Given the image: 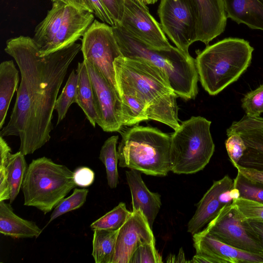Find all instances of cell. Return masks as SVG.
Returning a JSON list of instances; mask_svg holds the SVG:
<instances>
[{"label": "cell", "mask_w": 263, "mask_h": 263, "mask_svg": "<svg viewBox=\"0 0 263 263\" xmlns=\"http://www.w3.org/2000/svg\"><path fill=\"white\" fill-rule=\"evenodd\" d=\"M118 25L152 49L168 51L174 47L149 9L142 7L133 0H125L123 17Z\"/></svg>", "instance_id": "cell-11"}, {"label": "cell", "mask_w": 263, "mask_h": 263, "mask_svg": "<svg viewBox=\"0 0 263 263\" xmlns=\"http://www.w3.org/2000/svg\"><path fill=\"white\" fill-rule=\"evenodd\" d=\"M225 145L230 159L235 167L246 151L245 143L240 135L232 134L228 136Z\"/></svg>", "instance_id": "cell-36"}, {"label": "cell", "mask_w": 263, "mask_h": 263, "mask_svg": "<svg viewBox=\"0 0 263 263\" xmlns=\"http://www.w3.org/2000/svg\"><path fill=\"white\" fill-rule=\"evenodd\" d=\"M114 25H120L124 13L125 0H102Z\"/></svg>", "instance_id": "cell-37"}, {"label": "cell", "mask_w": 263, "mask_h": 263, "mask_svg": "<svg viewBox=\"0 0 263 263\" xmlns=\"http://www.w3.org/2000/svg\"><path fill=\"white\" fill-rule=\"evenodd\" d=\"M11 189L6 167H0V201L10 200Z\"/></svg>", "instance_id": "cell-42"}, {"label": "cell", "mask_w": 263, "mask_h": 263, "mask_svg": "<svg viewBox=\"0 0 263 263\" xmlns=\"http://www.w3.org/2000/svg\"><path fill=\"white\" fill-rule=\"evenodd\" d=\"M142 2L146 5L149 4H153L156 3L158 0H141Z\"/></svg>", "instance_id": "cell-45"}, {"label": "cell", "mask_w": 263, "mask_h": 263, "mask_svg": "<svg viewBox=\"0 0 263 263\" xmlns=\"http://www.w3.org/2000/svg\"><path fill=\"white\" fill-rule=\"evenodd\" d=\"M228 18L263 30V0H223Z\"/></svg>", "instance_id": "cell-20"}, {"label": "cell", "mask_w": 263, "mask_h": 263, "mask_svg": "<svg viewBox=\"0 0 263 263\" xmlns=\"http://www.w3.org/2000/svg\"><path fill=\"white\" fill-rule=\"evenodd\" d=\"M119 165L154 176L171 171V135L157 128L134 125L120 132Z\"/></svg>", "instance_id": "cell-5"}, {"label": "cell", "mask_w": 263, "mask_h": 263, "mask_svg": "<svg viewBox=\"0 0 263 263\" xmlns=\"http://www.w3.org/2000/svg\"><path fill=\"white\" fill-rule=\"evenodd\" d=\"M197 254L212 263H263V254L245 251L223 243L202 230L193 235Z\"/></svg>", "instance_id": "cell-15"}, {"label": "cell", "mask_w": 263, "mask_h": 263, "mask_svg": "<svg viewBox=\"0 0 263 263\" xmlns=\"http://www.w3.org/2000/svg\"><path fill=\"white\" fill-rule=\"evenodd\" d=\"M123 56L139 58L162 70L167 76L171 86L180 98L194 99L199 80L195 59L176 47L171 50L152 49L130 35L119 25L112 26Z\"/></svg>", "instance_id": "cell-3"}, {"label": "cell", "mask_w": 263, "mask_h": 263, "mask_svg": "<svg viewBox=\"0 0 263 263\" xmlns=\"http://www.w3.org/2000/svg\"><path fill=\"white\" fill-rule=\"evenodd\" d=\"M119 93H133L146 104L149 119L176 130L180 125L175 93L166 74L139 58L121 56L114 62Z\"/></svg>", "instance_id": "cell-2"}, {"label": "cell", "mask_w": 263, "mask_h": 263, "mask_svg": "<svg viewBox=\"0 0 263 263\" xmlns=\"http://www.w3.org/2000/svg\"><path fill=\"white\" fill-rule=\"evenodd\" d=\"M232 203L223 206L203 230L228 245L263 254V247L246 230L242 218Z\"/></svg>", "instance_id": "cell-12"}, {"label": "cell", "mask_w": 263, "mask_h": 263, "mask_svg": "<svg viewBox=\"0 0 263 263\" xmlns=\"http://www.w3.org/2000/svg\"><path fill=\"white\" fill-rule=\"evenodd\" d=\"M119 95L123 126H134L149 119L147 107L141 99L130 93L121 92Z\"/></svg>", "instance_id": "cell-26"}, {"label": "cell", "mask_w": 263, "mask_h": 263, "mask_svg": "<svg viewBox=\"0 0 263 263\" xmlns=\"http://www.w3.org/2000/svg\"><path fill=\"white\" fill-rule=\"evenodd\" d=\"M119 230H94L92 256L96 263H111Z\"/></svg>", "instance_id": "cell-25"}, {"label": "cell", "mask_w": 263, "mask_h": 263, "mask_svg": "<svg viewBox=\"0 0 263 263\" xmlns=\"http://www.w3.org/2000/svg\"><path fill=\"white\" fill-rule=\"evenodd\" d=\"M118 138V136L108 138L103 144L99 157L105 166L107 183L110 189L116 188L119 183V158L117 151Z\"/></svg>", "instance_id": "cell-27"}, {"label": "cell", "mask_w": 263, "mask_h": 263, "mask_svg": "<svg viewBox=\"0 0 263 263\" xmlns=\"http://www.w3.org/2000/svg\"><path fill=\"white\" fill-rule=\"evenodd\" d=\"M64 3L79 10L93 13V10L89 0H64Z\"/></svg>", "instance_id": "cell-44"}, {"label": "cell", "mask_w": 263, "mask_h": 263, "mask_svg": "<svg viewBox=\"0 0 263 263\" xmlns=\"http://www.w3.org/2000/svg\"><path fill=\"white\" fill-rule=\"evenodd\" d=\"M76 72L78 80L76 103L82 109L91 125L95 127L97 114L93 102V90L84 61L78 63Z\"/></svg>", "instance_id": "cell-24"}, {"label": "cell", "mask_w": 263, "mask_h": 263, "mask_svg": "<svg viewBox=\"0 0 263 263\" xmlns=\"http://www.w3.org/2000/svg\"><path fill=\"white\" fill-rule=\"evenodd\" d=\"M235 167L238 173L250 181L263 185V170L245 167L238 164Z\"/></svg>", "instance_id": "cell-41"}, {"label": "cell", "mask_w": 263, "mask_h": 263, "mask_svg": "<svg viewBox=\"0 0 263 263\" xmlns=\"http://www.w3.org/2000/svg\"><path fill=\"white\" fill-rule=\"evenodd\" d=\"M233 186V180L228 175L217 181H214L212 185L204 194L197 204V210L187 223V231L193 235L200 231L218 214L224 206L219 200L220 194Z\"/></svg>", "instance_id": "cell-18"}, {"label": "cell", "mask_w": 263, "mask_h": 263, "mask_svg": "<svg viewBox=\"0 0 263 263\" xmlns=\"http://www.w3.org/2000/svg\"><path fill=\"white\" fill-rule=\"evenodd\" d=\"M164 33L179 50L189 53L196 42L197 15L192 0H161L158 9Z\"/></svg>", "instance_id": "cell-9"}, {"label": "cell", "mask_w": 263, "mask_h": 263, "mask_svg": "<svg viewBox=\"0 0 263 263\" xmlns=\"http://www.w3.org/2000/svg\"><path fill=\"white\" fill-rule=\"evenodd\" d=\"M89 1L93 10V14L103 23L111 26H114V23L102 0Z\"/></svg>", "instance_id": "cell-40"}, {"label": "cell", "mask_w": 263, "mask_h": 263, "mask_svg": "<svg viewBox=\"0 0 263 263\" xmlns=\"http://www.w3.org/2000/svg\"><path fill=\"white\" fill-rule=\"evenodd\" d=\"M88 193L87 189L75 188L70 196L64 198L54 207L48 224L60 216L82 206L86 200Z\"/></svg>", "instance_id": "cell-31"}, {"label": "cell", "mask_w": 263, "mask_h": 263, "mask_svg": "<svg viewBox=\"0 0 263 263\" xmlns=\"http://www.w3.org/2000/svg\"><path fill=\"white\" fill-rule=\"evenodd\" d=\"M68 5L63 2L52 3L51 9L36 27L33 40L41 55L50 44L65 18Z\"/></svg>", "instance_id": "cell-22"}, {"label": "cell", "mask_w": 263, "mask_h": 263, "mask_svg": "<svg viewBox=\"0 0 263 263\" xmlns=\"http://www.w3.org/2000/svg\"><path fill=\"white\" fill-rule=\"evenodd\" d=\"M232 134L240 135L246 146L238 164L263 170V118L246 115L240 120L234 121L227 129V136Z\"/></svg>", "instance_id": "cell-14"}, {"label": "cell", "mask_w": 263, "mask_h": 263, "mask_svg": "<svg viewBox=\"0 0 263 263\" xmlns=\"http://www.w3.org/2000/svg\"><path fill=\"white\" fill-rule=\"evenodd\" d=\"M162 259L155 247V240L144 243L137 247L129 263H161Z\"/></svg>", "instance_id": "cell-35"}, {"label": "cell", "mask_w": 263, "mask_h": 263, "mask_svg": "<svg viewBox=\"0 0 263 263\" xmlns=\"http://www.w3.org/2000/svg\"><path fill=\"white\" fill-rule=\"evenodd\" d=\"M81 49V45L74 43L41 56L30 37L20 35L7 41L5 51L15 60L21 80L9 121L0 136L19 137V151L25 156L33 154L50 139L58 94Z\"/></svg>", "instance_id": "cell-1"}, {"label": "cell", "mask_w": 263, "mask_h": 263, "mask_svg": "<svg viewBox=\"0 0 263 263\" xmlns=\"http://www.w3.org/2000/svg\"><path fill=\"white\" fill-rule=\"evenodd\" d=\"M211 124L203 117L192 116L182 122L171 135V171L194 174L209 163L215 151Z\"/></svg>", "instance_id": "cell-7"}, {"label": "cell", "mask_w": 263, "mask_h": 263, "mask_svg": "<svg viewBox=\"0 0 263 263\" xmlns=\"http://www.w3.org/2000/svg\"><path fill=\"white\" fill-rule=\"evenodd\" d=\"M82 36L81 50L83 60L95 66L119 93L114 62L122 54L112 26L95 20Z\"/></svg>", "instance_id": "cell-8"}, {"label": "cell", "mask_w": 263, "mask_h": 263, "mask_svg": "<svg viewBox=\"0 0 263 263\" xmlns=\"http://www.w3.org/2000/svg\"><path fill=\"white\" fill-rule=\"evenodd\" d=\"M76 186L73 172L67 166L45 157L33 159L27 167L22 186L24 204L46 214Z\"/></svg>", "instance_id": "cell-6"}, {"label": "cell", "mask_w": 263, "mask_h": 263, "mask_svg": "<svg viewBox=\"0 0 263 263\" xmlns=\"http://www.w3.org/2000/svg\"><path fill=\"white\" fill-rule=\"evenodd\" d=\"M94 20L93 13L68 5L63 22L50 44L40 55L54 53L76 43Z\"/></svg>", "instance_id": "cell-17"}, {"label": "cell", "mask_w": 263, "mask_h": 263, "mask_svg": "<svg viewBox=\"0 0 263 263\" xmlns=\"http://www.w3.org/2000/svg\"><path fill=\"white\" fill-rule=\"evenodd\" d=\"M78 80L77 72L72 70L61 93L57 98L54 107L58 114L57 124L65 118L71 105L76 102Z\"/></svg>", "instance_id": "cell-30"}, {"label": "cell", "mask_w": 263, "mask_h": 263, "mask_svg": "<svg viewBox=\"0 0 263 263\" xmlns=\"http://www.w3.org/2000/svg\"><path fill=\"white\" fill-rule=\"evenodd\" d=\"M197 15L196 41L208 46L224 31L227 16L223 0H192Z\"/></svg>", "instance_id": "cell-16"}, {"label": "cell", "mask_w": 263, "mask_h": 263, "mask_svg": "<svg viewBox=\"0 0 263 263\" xmlns=\"http://www.w3.org/2000/svg\"><path fill=\"white\" fill-rule=\"evenodd\" d=\"M254 48L242 39L228 37L199 52L195 64L204 90L215 96L236 81L250 66Z\"/></svg>", "instance_id": "cell-4"}, {"label": "cell", "mask_w": 263, "mask_h": 263, "mask_svg": "<svg viewBox=\"0 0 263 263\" xmlns=\"http://www.w3.org/2000/svg\"><path fill=\"white\" fill-rule=\"evenodd\" d=\"M241 106L250 117H258L263 113V83L245 95L241 99Z\"/></svg>", "instance_id": "cell-34"}, {"label": "cell", "mask_w": 263, "mask_h": 263, "mask_svg": "<svg viewBox=\"0 0 263 263\" xmlns=\"http://www.w3.org/2000/svg\"><path fill=\"white\" fill-rule=\"evenodd\" d=\"M51 1L52 3L56 2H64V0H51Z\"/></svg>", "instance_id": "cell-47"}, {"label": "cell", "mask_w": 263, "mask_h": 263, "mask_svg": "<svg viewBox=\"0 0 263 263\" xmlns=\"http://www.w3.org/2000/svg\"><path fill=\"white\" fill-rule=\"evenodd\" d=\"M155 240L149 223L140 210L132 214L119 229L111 263H129L140 245Z\"/></svg>", "instance_id": "cell-13"}, {"label": "cell", "mask_w": 263, "mask_h": 263, "mask_svg": "<svg viewBox=\"0 0 263 263\" xmlns=\"http://www.w3.org/2000/svg\"><path fill=\"white\" fill-rule=\"evenodd\" d=\"M246 230L263 247V221L252 219H242Z\"/></svg>", "instance_id": "cell-39"}, {"label": "cell", "mask_w": 263, "mask_h": 263, "mask_svg": "<svg viewBox=\"0 0 263 263\" xmlns=\"http://www.w3.org/2000/svg\"><path fill=\"white\" fill-rule=\"evenodd\" d=\"M132 214V212L127 209L124 203L120 202L112 210L93 222L90 227L92 230H117L124 224Z\"/></svg>", "instance_id": "cell-29"}, {"label": "cell", "mask_w": 263, "mask_h": 263, "mask_svg": "<svg viewBox=\"0 0 263 263\" xmlns=\"http://www.w3.org/2000/svg\"><path fill=\"white\" fill-rule=\"evenodd\" d=\"M42 230L36 223L17 216L10 203L0 201V233L16 238H37Z\"/></svg>", "instance_id": "cell-21"}, {"label": "cell", "mask_w": 263, "mask_h": 263, "mask_svg": "<svg viewBox=\"0 0 263 263\" xmlns=\"http://www.w3.org/2000/svg\"><path fill=\"white\" fill-rule=\"evenodd\" d=\"M233 187L240 192V197L263 204V185L254 183L237 172Z\"/></svg>", "instance_id": "cell-32"}, {"label": "cell", "mask_w": 263, "mask_h": 263, "mask_svg": "<svg viewBox=\"0 0 263 263\" xmlns=\"http://www.w3.org/2000/svg\"><path fill=\"white\" fill-rule=\"evenodd\" d=\"M27 167L25 155L21 152L10 155L6 167L11 189L10 203L14 201L22 188Z\"/></svg>", "instance_id": "cell-28"}, {"label": "cell", "mask_w": 263, "mask_h": 263, "mask_svg": "<svg viewBox=\"0 0 263 263\" xmlns=\"http://www.w3.org/2000/svg\"><path fill=\"white\" fill-rule=\"evenodd\" d=\"M95 178L94 172L88 167H79L73 172V179L77 186L88 187L93 183Z\"/></svg>", "instance_id": "cell-38"}, {"label": "cell", "mask_w": 263, "mask_h": 263, "mask_svg": "<svg viewBox=\"0 0 263 263\" xmlns=\"http://www.w3.org/2000/svg\"><path fill=\"white\" fill-rule=\"evenodd\" d=\"M232 204L242 219L263 221L262 203L239 197Z\"/></svg>", "instance_id": "cell-33"}, {"label": "cell", "mask_w": 263, "mask_h": 263, "mask_svg": "<svg viewBox=\"0 0 263 263\" xmlns=\"http://www.w3.org/2000/svg\"><path fill=\"white\" fill-rule=\"evenodd\" d=\"M137 4L141 6L142 7L145 8V9H148V7L146 5H145L141 0H133Z\"/></svg>", "instance_id": "cell-46"}, {"label": "cell", "mask_w": 263, "mask_h": 263, "mask_svg": "<svg viewBox=\"0 0 263 263\" xmlns=\"http://www.w3.org/2000/svg\"><path fill=\"white\" fill-rule=\"evenodd\" d=\"M19 71L12 60L0 64V128L4 124L11 99L17 91Z\"/></svg>", "instance_id": "cell-23"}, {"label": "cell", "mask_w": 263, "mask_h": 263, "mask_svg": "<svg viewBox=\"0 0 263 263\" xmlns=\"http://www.w3.org/2000/svg\"><path fill=\"white\" fill-rule=\"evenodd\" d=\"M85 62L93 90L97 124L106 132H120L123 126L122 103L119 93L98 69Z\"/></svg>", "instance_id": "cell-10"}, {"label": "cell", "mask_w": 263, "mask_h": 263, "mask_svg": "<svg viewBox=\"0 0 263 263\" xmlns=\"http://www.w3.org/2000/svg\"><path fill=\"white\" fill-rule=\"evenodd\" d=\"M11 151V148L3 137L0 136V167H6Z\"/></svg>", "instance_id": "cell-43"}, {"label": "cell", "mask_w": 263, "mask_h": 263, "mask_svg": "<svg viewBox=\"0 0 263 263\" xmlns=\"http://www.w3.org/2000/svg\"><path fill=\"white\" fill-rule=\"evenodd\" d=\"M125 175L132 195L133 211L140 210L152 229L161 205V196L149 190L139 171L130 169L125 172Z\"/></svg>", "instance_id": "cell-19"}]
</instances>
